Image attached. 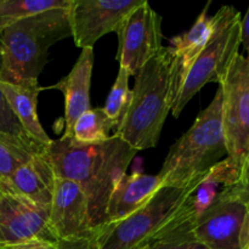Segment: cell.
I'll return each instance as SVG.
<instances>
[{"label": "cell", "instance_id": "cell-1", "mask_svg": "<svg viewBox=\"0 0 249 249\" xmlns=\"http://www.w3.org/2000/svg\"><path fill=\"white\" fill-rule=\"evenodd\" d=\"M136 153L116 135L97 143H83L73 136H62L51 141L45 151L56 178L74 181L84 191L95 231L106 221L109 197L125 177Z\"/></svg>", "mask_w": 249, "mask_h": 249}, {"label": "cell", "instance_id": "cell-2", "mask_svg": "<svg viewBox=\"0 0 249 249\" xmlns=\"http://www.w3.org/2000/svg\"><path fill=\"white\" fill-rule=\"evenodd\" d=\"M1 34L0 82L19 87L39 85L49 49L72 36L70 7L53 9L6 27Z\"/></svg>", "mask_w": 249, "mask_h": 249}, {"label": "cell", "instance_id": "cell-3", "mask_svg": "<svg viewBox=\"0 0 249 249\" xmlns=\"http://www.w3.org/2000/svg\"><path fill=\"white\" fill-rule=\"evenodd\" d=\"M170 109L172 57L162 48L135 75L130 101L114 135L136 151L156 147Z\"/></svg>", "mask_w": 249, "mask_h": 249}, {"label": "cell", "instance_id": "cell-4", "mask_svg": "<svg viewBox=\"0 0 249 249\" xmlns=\"http://www.w3.org/2000/svg\"><path fill=\"white\" fill-rule=\"evenodd\" d=\"M225 155L228 156V148L223 126V90L219 87L209 106L170 147L157 175L162 186H190L206 177Z\"/></svg>", "mask_w": 249, "mask_h": 249}, {"label": "cell", "instance_id": "cell-5", "mask_svg": "<svg viewBox=\"0 0 249 249\" xmlns=\"http://www.w3.org/2000/svg\"><path fill=\"white\" fill-rule=\"evenodd\" d=\"M202 179L186 187L162 186L138 212L121 221L102 225L95 232V249L143 248L182 211Z\"/></svg>", "mask_w": 249, "mask_h": 249}, {"label": "cell", "instance_id": "cell-6", "mask_svg": "<svg viewBox=\"0 0 249 249\" xmlns=\"http://www.w3.org/2000/svg\"><path fill=\"white\" fill-rule=\"evenodd\" d=\"M214 26L208 43L192 66L179 97L172 107L175 118L192 97L208 83L220 84L241 46V14L230 5L221 6L213 16Z\"/></svg>", "mask_w": 249, "mask_h": 249}, {"label": "cell", "instance_id": "cell-7", "mask_svg": "<svg viewBox=\"0 0 249 249\" xmlns=\"http://www.w3.org/2000/svg\"><path fill=\"white\" fill-rule=\"evenodd\" d=\"M223 126L228 156L245 163L249 152V65L238 53L223 82Z\"/></svg>", "mask_w": 249, "mask_h": 249}, {"label": "cell", "instance_id": "cell-8", "mask_svg": "<svg viewBox=\"0 0 249 249\" xmlns=\"http://www.w3.org/2000/svg\"><path fill=\"white\" fill-rule=\"evenodd\" d=\"M117 34V60L130 77H135L162 50V17L145 0L126 16Z\"/></svg>", "mask_w": 249, "mask_h": 249}, {"label": "cell", "instance_id": "cell-9", "mask_svg": "<svg viewBox=\"0 0 249 249\" xmlns=\"http://www.w3.org/2000/svg\"><path fill=\"white\" fill-rule=\"evenodd\" d=\"M145 0H73L70 7L72 36L78 48L92 49L105 34L118 32L124 19Z\"/></svg>", "mask_w": 249, "mask_h": 249}, {"label": "cell", "instance_id": "cell-10", "mask_svg": "<svg viewBox=\"0 0 249 249\" xmlns=\"http://www.w3.org/2000/svg\"><path fill=\"white\" fill-rule=\"evenodd\" d=\"M50 207L19 195L0 192V248L33 240L58 242L50 225Z\"/></svg>", "mask_w": 249, "mask_h": 249}, {"label": "cell", "instance_id": "cell-11", "mask_svg": "<svg viewBox=\"0 0 249 249\" xmlns=\"http://www.w3.org/2000/svg\"><path fill=\"white\" fill-rule=\"evenodd\" d=\"M49 225L57 240L94 238L89 215V202L78 184L56 178L50 206Z\"/></svg>", "mask_w": 249, "mask_h": 249}, {"label": "cell", "instance_id": "cell-12", "mask_svg": "<svg viewBox=\"0 0 249 249\" xmlns=\"http://www.w3.org/2000/svg\"><path fill=\"white\" fill-rule=\"evenodd\" d=\"M246 204L220 196L194 223L197 240L208 249H241Z\"/></svg>", "mask_w": 249, "mask_h": 249}, {"label": "cell", "instance_id": "cell-13", "mask_svg": "<svg viewBox=\"0 0 249 249\" xmlns=\"http://www.w3.org/2000/svg\"><path fill=\"white\" fill-rule=\"evenodd\" d=\"M209 5L211 2L202 10L189 31L169 39V46L167 49L172 57V107L179 97L192 66L213 32V16L211 17L207 14Z\"/></svg>", "mask_w": 249, "mask_h": 249}, {"label": "cell", "instance_id": "cell-14", "mask_svg": "<svg viewBox=\"0 0 249 249\" xmlns=\"http://www.w3.org/2000/svg\"><path fill=\"white\" fill-rule=\"evenodd\" d=\"M55 181L53 165L43 153L19 165L6 181L0 184V192L19 195L36 204L50 207Z\"/></svg>", "mask_w": 249, "mask_h": 249}, {"label": "cell", "instance_id": "cell-15", "mask_svg": "<svg viewBox=\"0 0 249 249\" xmlns=\"http://www.w3.org/2000/svg\"><path fill=\"white\" fill-rule=\"evenodd\" d=\"M94 66V50L82 49L77 62L65 78L44 89H56L63 92L65 96V122L66 129L63 136H73V128L77 119L90 107V84Z\"/></svg>", "mask_w": 249, "mask_h": 249}, {"label": "cell", "instance_id": "cell-16", "mask_svg": "<svg viewBox=\"0 0 249 249\" xmlns=\"http://www.w3.org/2000/svg\"><path fill=\"white\" fill-rule=\"evenodd\" d=\"M160 187L162 182L158 175L139 173L125 175L109 197L105 224L117 223L138 212Z\"/></svg>", "mask_w": 249, "mask_h": 249}, {"label": "cell", "instance_id": "cell-17", "mask_svg": "<svg viewBox=\"0 0 249 249\" xmlns=\"http://www.w3.org/2000/svg\"><path fill=\"white\" fill-rule=\"evenodd\" d=\"M242 162L228 156L208 170L206 177L190 196L195 219L206 212L220 194L237 184L242 173Z\"/></svg>", "mask_w": 249, "mask_h": 249}, {"label": "cell", "instance_id": "cell-18", "mask_svg": "<svg viewBox=\"0 0 249 249\" xmlns=\"http://www.w3.org/2000/svg\"><path fill=\"white\" fill-rule=\"evenodd\" d=\"M0 89L4 92L10 107L14 111L21 125L33 138L36 142L48 147L51 140L46 131L39 122L38 111V95L41 91L40 85L36 87H19V85L9 84L0 82Z\"/></svg>", "mask_w": 249, "mask_h": 249}, {"label": "cell", "instance_id": "cell-19", "mask_svg": "<svg viewBox=\"0 0 249 249\" xmlns=\"http://www.w3.org/2000/svg\"><path fill=\"white\" fill-rule=\"evenodd\" d=\"M195 213L189 199L182 211L145 246V249H208L194 233Z\"/></svg>", "mask_w": 249, "mask_h": 249}, {"label": "cell", "instance_id": "cell-20", "mask_svg": "<svg viewBox=\"0 0 249 249\" xmlns=\"http://www.w3.org/2000/svg\"><path fill=\"white\" fill-rule=\"evenodd\" d=\"M0 136L17 150L23 151L31 156L43 155L46 151L45 146L36 142L24 130L10 107L1 89H0Z\"/></svg>", "mask_w": 249, "mask_h": 249}, {"label": "cell", "instance_id": "cell-21", "mask_svg": "<svg viewBox=\"0 0 249 249\" xmlns=\"http://www.w3.org/2000/svg\"><path fill=\"white\" fill-rule=\"evenodd\" d=\"M73 0H0V32L28 17L53 9H68Z\"/></svg>", "mask_w": 249, "mask_h": 249}, {"label": "cell", "instance_id": "cell-22", "mask_svg": "<svg viewBox=\"0 0 249 249\" xmlns=\"http://www.w3.org/2000/svg\"><path fill=\"white\" fill-rule=\"evenodd\" d=\"M114 128L102 108H90L77 119L73 128V138L83 143L104 142L111 138Z\"/></svg>", "mask_w": 249, "mask_h": 249}, {"label": "cell", "instance_id": "cell-23", "mask_svg": "<svg viewBox=\"0 0 249 249\" xmlns=\"http://www.w3.org/2000/svg\"><path fill=\"white\" fill-rule=\"evenodd\" d=\"M129 78H130V74L128 73V71L123 67H119L116 82L109 91L106 105L105 107H102L106 116L108 117V119L116 128L121 123L129 101H130L131 90L129 89Z\"/></svg>", "mask_w": 249, "mask_h": 249}, {"label": "cell", "instance_id": "cell-24", "mask_svg": "<svg viewBox=\"0 0 249 249\" xmlns=\"http://www.w3.org/2000/svg\"><path fill=\"white\" fill-rule=\"evenodd\" d=\"M33 156L17 150L0 136V184L6 181L21 164L28 162Z\"/></svg>", "mask_w": 249, "mask_h": 249}, {"label": "cell", "instance_id": "cell-25", "mask_svg": "<svg viewBox=\"0 0 249 249\" xmlns=\"http://www.w3.org/2000/svg\"><path fill=\"white\" fill-rule=\"evenodd\" d=\"M221 195L229 198L236 199L243 204L249 203V160H245L243 163L242 173H241V178L237 184L224 191Z\"/></svg>", "mask_w": 249, "mask_h": 249}, {"label": "cell", "instance_id": "cell-26", "mask_svg": "<svg viewBox=\"0 0 249 249\" xmlns=\"http://www.w3.org/2000/svg\"><path fill=\"white\" fill-rule=\"evenodd\" d=\"M56 249H95L94 238H79V240H60Z\"/></svg>", "mask_w": 249, "mask_h": 249}, {"label": "cell", "instance_id": "cell-27", "mask_svg": "<svg viewBox=\"0 0 249 249\" xmlns=\"http://www.w3.org/2000/svg\"><path fill=\"white\" fill-rule=\"evenodd\" d=\"M58 242H50L44 240H33L29 242L21 243V245L7 247V249H56Z\"/></svg>", "mask_w": 249, "mask_h": 249}, {"label": "cell", "instance_id": "cell-28", "mask_svg": "<svg viewBox=\"0 0 249 249\" xmlns=\"http://www.w3.org/2000/svg\"><path fill=\"white\" fill-rule=\"evenodd\" d=\"M240 245L241 249H249V203L246 204V215L241 230Z\"/></svg>", "mask_w": 249, "mask_h": 249}, {"label": "cell", "instance_id": "cell-29", "mask_svg": "<svg viewBox=\"0 0 249 249\" xmlns=\"http://www.w3.org/2000/svg\"><path fill=\"white\" fill-rule=\"evenodd\" d=\"M241 45L246 51H249V6L245 17L241 19Z\"/></svg>", "mask_w": 249, "mask_h": 249}, {"label": "cell", "instance_id": "cell-30", "mask_svg": "<svg viewBox=\"0 0 249 249\" xmlns=\"http://www.w3.org/2000/svg\"><path fill=\"white\" fill-rule=\"evenodd\" d=\"M2 66V58H1V34H0V72H1Z\"/></svg>", "mask_w": 249, "mask_h": 249}, {"label": "cell", "instance_id": "cell-31", "mask_svg": "<svg viewBox=\"0 0 249 249\" xmlns=\"http://www.w3.org/2000/svg\"><path fill=\"white\" fill-rule=\"evenodd\" d=\"M247 60H248V65H249V51H248V57H247Z\"/></svg>", "mask_w": 249, "mask_h": 249}, {"label": "cell", "instance_id": "cell-32", "mask_svg": "<svg viewBox=\"0 0 249 249\" xmlns=\"http://www.w3.org/2000/svg\"><path fill=\"white\" fill-rule=\"evenodd\" d=\"M249 160V152H248V155H247V158H246V160Z\"/></svg>", "mask_w": 249, "mask_h": 249}, {"label": "cell", "instance_id": "cell-33", "mask_svg": "<svg viewBox=\"0 0 249 249\" xmlns=\"http://www.w3.org/2000/svg\"><path fill=\"white\" fill-rule=\"evenodd\" d=\"M0 249H7V248H0Z\"/></svg>", "mask_w": 249, "mask_h": 249}, {"label": "cell", "instance_id": "cell-34", "mask_svg": "<svg viewBox=\"0 0 249 249\" xmlns=\"http://www.w3.org/2000/svg\"><path fill=\"white\" fill-rule=\"evenodd\" d=\"M141 249H145V248H141Z\"/></svg>", "mask_w": 249, "mask_h": 249}]
</instances>
